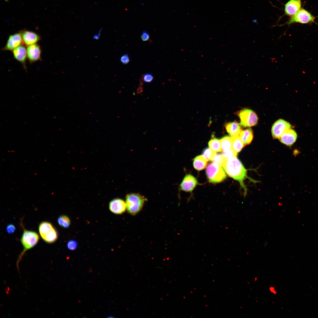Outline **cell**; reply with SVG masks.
I'll use <instances>...</instances> for the list:
<instances>
[{
  "instance_id": "16",
  "label": "cell",
  "mask_w": 318,
  "mask_h": 318,
  "mask_svg": "<svg viewBox=\"0 0 318 318\" xmlns=\"http://www.w3.org/2000/svg\"><path fill=\"white\" fill-rule=\"evenodd\" d=\"M297 137V134L295 131L290 128L285 131L279 139L283 144L291 146L295 142Z\"/></svg>"
},
{
  "instance_id": "35",
  "label": "cell",
  "mask_w": 318,
  "mask_h": 318,
  "mask_svg": "<svg viewBox=\"0 0 318 318\" xmlns=\"http://www.w3.org/2000/svg\"><path fill=\"white\" fill-rule=\"evenodd\" d=\"M144 74L142 75L141 76V77H140V80H139V82H140V84H142L143 85V83H144Z\"/></svg>"
},
{
  "instance_id": "11",
  "label": "cell",
  "mask_w": 318,
  "mask_h": 318,
  "mask_svg": "<svg viewBox=\"0 0 318 318\" xmlns=\"http://www.w3.org/2000/svg\"><path fill=\"white\" fill-rule=\"evenodd\" d=\"M302 4V0H289L284 5L285 15L293 16L301 8Z\"/></svg>"
},
{
  "instance_id": "5",
  "label": "cell",
  "mask_w": 318,
  "mask_h": 318,
  "mask_svg": "<svg viewBox=\"0 0 318 318\" xmlns=\"http://www.w3.org/2000/svg\"><path fill=\"white\" fill-rule=\"evenodd\" d=\"M39 230L41 237L45 242L52 243L58 238V233L52 224L49 222H41L39 226Z\"/></svg>"
},
{
  "instance_id": "22",
  "label": "cell",
  "mask_w": 318,
  "mask_h": 318,
  "mask_svg": "<svg viewBox=\"0 0 318 318\" xmlns=\"http://www.w3.org/2000/svg\"><path fill=\"white\" fill-rule=\"evenodd\" d=\"M208 145L209 148L214 152H219L222 150L220 140L215 138L210 140Z\"/></svg>"
},
{
  "instance_id": "3",
  "label": "cell",
  "mask_w": 318,
  "mask_h": 318,
  "mask_svg": "<svg viewBox=\"0 0 318 318\" xmlns=\"http://www.w3.org/2000/svg\"><path fill=\"white\" fill-rule=\"evenodd\" d=\"M145 199L139 193H131L126 197L127 210L128 212L132 215H135L142 209Z\"/></svg>"
},
{
  "instance_id": "24",
  "label": "cell",
  "mask_w": 318,
  "mask_h": 318,
  "mask_svg": "<svg viewBox=\"0 0 318 318\" xmlns=\"http://www.w3.org/2000/svg\"><path fill=\"white\" fill-rule=\"evenodd\" d=\"M216 152L212 150L210 148H205L203 151L202 156L208 161L211 160Z\"/></svg>"
},
{
  "instance_id": "14",
  "label": "cell",
  "mask_w": 318,
  "mask_h": 318,
  "mask_svg": "<svg viewBox=\"0 0 318 318\" xmlns=\"http://www.w3.org/2000/svg\"><path fill=\"white\" fill-rule=\"evenodd\" d=\"M109 208L111 211L115 214H122L127 209L126 202L120 198L114 199L110 202Z\"/></svg>"
},
{
  "instance_id": "6",
  "label": "cell",
  "mask_w": 318,
  "mask_h": 318,
  "mask_svg": "<svg viewBox=\"0 0 318 318\" xmlns=\"http://www.w3.org/2000/svg\"><path fill=\"white\" fill-rule=\"evenodd\" d=\"M316 17L307 10L301 8L294 16L290 17L285 24L290 25L295 23L308 24L314 22L318 25L315 22Z\"/></svg>"
},
{
  "instance_id": "31",
  "label": "cell",
  "mask_w": 318,
  "mask_h": 318,
  "mask_svg": "<svg viewBox=\"0 0 318 318\" xmlns=\"http://www.w3.org/2000/svg\"><path fill=\"white\" fill-rule=\"evenodd\" d=\"M141 38L143 41H148L150 38L149 34L146 31H143L141 36Z\"/></svg>"
},
{
  "instance_id": "13",
  "label": "cell",
  "mask_w": 318,
  "mask_h": 318,
  "mask_svg": "<svg viewBox=\"0 0 318 318\" xmlns=\"http://www.w3.org/2000/svg\"><path fill=\"white\" fill-rule=\"evenodd\" d=\"M197 184L196 178L191 175H186L180 186V190L186 192H191Z\"/></svg>"
},
{
  "instance_id": "28",
  "label": "cell",
  "mask_w": 318,
  "mask_h": 318,
  "mask_svg": "<svg viewBox=\"0 0 318 318\" xmlns=\"http://www.w3.org/2000/svg\"><path fill=\"white\" fill-rule=\"evenodd\" d=\"M6 230L7 232L9 234L13 233L16 230V227L13 224H9L6 226Z\"/></svg>"
},
{
  "instance_id": "34",
  "label": "cell",
  "mask_w": 318,
  "mask_h": 318,
  "mask_svg": "<svg viewBox=\"0 0 318 318\" xmlns=\"http://www.w3.org/2000/svg\"><path fill=\"white\" fill-rule=\"evenodd\" d=\"M143 85L142 84H139V87L137 90L138 94L140 93L143 92Z\"/></svg>"
},
{
  "instance_id": "10",
  "label": "cell",
  "mask_w": 318,
  "mask_h": 318,
  "mask_svg": "<svg viewBox=\"0 0 318 318\" xmlns=\"http://www.w3.org/2000/svg\"><path fill=\"white\" fill-rule=\"evenodd\" d=\"M27 58L30 63L41 59V49L37 43L27 46Z\"/></svg>"
},
{
  "instance_id": "23",
  "label": "cell",
  "mask_w": 318,
  "mask_h": 318,
  "mask_svg": "<svg viewBox=\"0 0 318 318\" xmlns=\"http://www.w3.org/2000/svg\"><path fill=\"white\" fill-rule=\"evenodd\" d=\"M57 222L59 226L65 228H68L70 224L69 218L64 215L59 216L57 218Z\"/></svg>"
},
{
  "instance_id": "4",
  "label": "cell",
  "mask_w": 318,
  "mask_h": 318,
  "mask_svg": "<svg viewBox=\"0 0 318 318\" xmlns=\"http://www.w3.org/2000/svg\"><path fill=\"white\" fill-rule=\"evenodd\" d=\"M206 173L208 180L212 183L221 182L226 177L225 172L222 166L213 162L207 166Z\"/></svg>"
},
{
  "instance_id": "8",
  "label": "cell",
  "mask_w": 318,
  "mask_h": 318,
  "mask_svg": "<svg viewBox=\"0 0 318 318\" xmlns=\"http://www.w3.org/2000/svg\"><path fill=\"white\" fill-rule=\"evenodd\" d=\"M291 125L287 122L282 119L276 121L271 129L272 136L274 138H279L286 130L290 128Z\"/></svg>"
},
{
  "instance_id": "29",
  "label": "cell",
  "mask_w": 318,
  "mask_h": 318,
  "mask_svg": "<svg viewBox=\"0 0 318 318\" xmlns=\"http://www.w3.org/2000/svg\"><path fill=\"white\" fill-rule=\"evenodd\" d=\"M120 61L124 64L128 63L130 61L129 57L127 54L123 55L120 58Z\"/></svg>"
},
{
  "instance_id": "17",
  "label": "cell",
  "mask_w": 318,
  "mask_h": 318,
  "mask_svg": "<svg viewBox=\"0 0 318 318\" xmlns=\"http://www.w3.org/2000/svg\"><path fill=\"white\" fill-rule=\"evenodd\" d=\"M225 127L227 131L231 137L239 135L241 131L240 125L235 122L227 123Z\"/></svg>"
},
{
  "instance_id": "32",
  "label": "cell",
  "mask_w": 318,
  "mask_h": 318,
  "mask_svg": "<svg viewBox=\"0 0 318 318\" xmlns=\"http://www.w3.org/2000/svg\"><path fill=\"white\" fill-rule=\"evenodd\" d=\"M269 290L270 292L274 295L277 294V292L276 288L274 286H270L269 288Z\"/></svg>"
},
{
  "instance_id": "2",
  "label": "cell",
  "mask_w": 318,
  "mask_h": 318,
  "mask_svg": "<svg viewBox=\"0 0 318 318\" xmlns=\"http://www.w3.org/2000/svg\"><path fill=\"white\" fill-rule=\"evenodd\" d=\"M39 238L38 234L36 232L24 229L21 240L24 249L19 255L16 263L17 268L18 271L19 264L25 252L34 247L37 244Z\"/></svg>"
},
{
  "instance_id": "25",
  "label": "cell",
  "mask_w": 318,
  "mask_h": 318,
  "mask_svg": "<svg viewBox=\"0 0 318 318\" xmlns=\"http://www.w3.org/2000/svg\"><path fill=\"white\" fill-rule=\"evenodd\" d=\"M225 159L222 154L216 153L211 160L222 166Z\"/></svg>"
},
{
  "instance_id": "26",
  "label": "cell",
  "mask_w": 318,
  "mask_h": 318,
  "mask_svg": "<svg viewBox=\"0 0 318 318\" xmlns=\"http://www.w3.org/2000/svg\"><path fill=\"white\" fill-rule=\"evenodd\" d=\"M225 158H227L232 157H237V153L232 148L223 151L222 153Z\"/></svg>"
},
{
  "instance_id": "9",
  "label": "cell",
  "mask_w": 318,
  "mask_h": 318,
  "mask_svg": "<svg viewBox=\"0 0 318 318\" xmlns=\"http://www.w3.org/2000/svg\"><path fill=\"white\" fill-rule=\"evenodd\" d=\"M23 44L24 43L21 33H16L9 36L3 50L12 51L15 48Z\"/></svg>"
},
{
  "instance_id": "33",
  "label": "cell",
  "mask_w": 318,
  "mask_h": 318,
  "mask_svg": "<svg viewBox=\"0 0 318 318\" xmlns=\"http://www.w3.org/2000/svg\"><path fill=\"white\" fill-rule=\"evenodd\" d=\"M102 28H101L99 30L98 33L94 35L93 37V39H99L101 32Z\"/></svg>"
},
{
  "instance_id": "30",
  "label": "cell",
  "mask_w": 318,
  "mask_h": 318,
  "mask_svg": "<svg viewBox=\"0 0 318 318\" xmlns=\"http://www.w3.org/2000/svg\"><path fill=\"white\" fill-rule=\"evenodd\" d=\"M153 77L150 74L147 73L144 75V80L146 82H150L152 81Z\"/></svg>"
},
{
  "instance_id": "19",
  "label": "cell",
  "mask_w": 318,
  "mask_h": 318,
  "mask_svg": "<svg viewBox=\"0 0 318 318\" xmlns=\"http://www.w3.org/2000/svg\"><path fill=\"white\" fill-rule=\"evenodd\" d=\"M207 161L202 155L196 156L194 159L193 166L198 170L203 169L206 166Z\"/></svg>"
},
{
  "instance_id": "18",
  "label": "cell",
  "mask_w": 318,
  "mask_h": 318,
  "mask_svg": "<svg viewBox=\"0 0 318 318\" xmlns=\"http://www.w3.org/2000/svg\"><path fill=\"white\" fill-rule=\"evenodd\" d=\"M239 136L244 145L249 144L251 142L253 137V132L250 128L241 131Z\"/></svg>"
},
{
  "instance_id": "21",
  "label": "cell",
  "mask_w": 318,
  "mask_h": 318,
  "mask_svg": "<svg viewBox=\"0 0 318 318\" xmlns=\"http://www.w3.org/2000/svg\"><path fill=\"white\" fill-rule=\"evenodd\" d=\"M221 150L222 151H226L232 148L231 138L227 136L221 138L220 140Z\"/></svg>"
},
{
  "instance_id": "27",
  "label": "cell",
  "mask_w": 318,
  "mask_h": 318,
  "mask_svg": "<svg viewBox=\"0 0 318 318\" xmlns=\"http://www.w3.org/2000/svg\"><path fill=\"white\" fill-rule=\"evenodd\" d=\"M67 246L69 250H74L77 247V243L75 240H70L67 242Z\"/></svg>"
},
{
  "instance_id": "12",
  "label": "cell",
  "mask_w": 318,
  "mask_h": 318,
  "mask_svg": "<svg viewBox=\"0 0 318 318\" xmlns=\"http://www.w3.org/2000/svg\"><path fill=\"white\" fill-rule=\"evenodd\" d=\"M21 33L24 44L27 47L37 43L41 39L40 36L37 34L28 30L22 31Z\"/></svg>"
},
{
  "instance_id": "36",
  "label": "cell",
  "mask_w": 318,
  "mask_h": 318,
  "mask_svg": "<svg viewBox=\"0 0 318 318\" xmlns=\"http://www.w3.org/2000/svg\"><path fill=\"white\" fill-rule=\"evenodd\" d=\"M258 280V278L257 277H255L254 279V281H256Z\"/></svg>"
},
{
  "instance_id": "20",
  "label": "cell",
  "mask_w": 318,
  "mask_h": 318,
  "mask_svg": "<svg viewBox=\"0 0 318 318\" xmlns=\"http://www.w3.org/2000/svg\"><path fill=\"white\" fill-rule=\"evenodd\" d=\"M232 148L236 153L240 152L244 146V144L240 139L239 135L231 137Z\"/></svg>"
},
{
  "instance_id": "7",
  "label": "cell",
  "mask_w": 318,
  "mask_h": 318,
  "mask_svg": "<svg viewBox=\"0 0 318 318\" xmlns=\"http://www.w3.org/2000/svg\"><path fill=\"white\" fill-rule=\"evenodd\" d=\"M240 119V125L243 127H251L255 125L257 123L258 118L257 115L253 111L249 109H244L239 113Z\"/></svg>"
},
{
  "instance_id": "1",
  "label": "cell",
  "mask_w": 318,
  "mask_h": 318,
  "mask_svg": "<svg viewBox=\"0 0 318 318\" xmlns=\"http://www.w3.org/2000/svg\"><path fill=\"white\" fill-rule=\"evenodd\" d=\"M227 174L230 177L238 181L244 190V197L247 194V189L244 183V180L248 178L247 170L236 157L225 158L222 165Z\"/></svg>"
},
{
  "instance_id": "15",
  "label": "cell",
  "mask_w": 318,
  "mask_h": 318,
  "mask_svg": "<svg viewBox=\"0 0 318 318\" xmlns=\"http://www.w3.org/2000/svg\"><path fill=\"white\" fill-rule=\"evenodd\" d=\"M24 44L15 48L12 51L15 59L20 62L25 69L26 68V60L27 58V49Z\"/></svg>"
}]
</instances>
